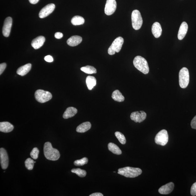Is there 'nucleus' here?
Wrapping results in <instances>:
<instances>
[{
    "label": "nucleus",
    "instance_id": "obj_31",
    "mask_svg": "<svg viewBox=\"0 0 196 196\" xmlns=\"http://www.w3.org/2000/svg\"><path fill=\"white\" fill-rule=\"evenodd\" d=\"M88 162V159L86 157L82 158L79 160L75 161L74 162V164L76 166H82L85 165Z\"/></svg>",
    "mask_w": 196,
    "mask_h": 196
},
{
    "label": "nucleus",
    "instance_id": "obj_29",
    "mask_svg": "<svg viewBox=\"0 0 196 196\" xmlns=\"http://www.w3.org/2000/svg\"><path fill=\"white\" fill-rule=\"evenodd\" d=\"M116 137L118 139L119 142L122 145L126 143V140L124 134L119 132H116L115 133Z\"/></svg>",
    "mask_w": 196,
    "mask_h": 196
},
{
    "label": "nucleus",
    "instance_id": "obj_16",
    "mask_svg": "<svg viewBox=\"0 0 196 196\" xmlns=\"http://www.w3.org/2000/svg\"><path fill=\"white\" fill-rule=\"evenodd\" d=\"M188 29V26L187 23L185 22L182 23L178 31V38L179 40L183 39L187 33Z\"/></svg>",
    "mask_w": 196,
    "mask_h": 196
},
{
    "label": "nucleus",
    "instance_id": "obj_38",
    "mask_svg": "<svg viewBox=\"0 0 196 196\" xmlns=\"http://www.w3.org/2000/svg\"><path fill=\"white\" fill-rule=\"evenodd\" d=\"M103 195L102 193H92L90 195V196H103Z\"/></svg>",
    "mask_w": 196,
    "mask_h": 196
},
{
    "label": "nucleus",
    "instance_id": "obj_9",
    "mask_svg": "<svg viewBox=\"0 0 196 196\" xmlns=\"http://www.w3.org/2000/svg\"><path fill=\"white\" fill-rule=\"evenodd\" d=\"M117 8V3L116 0H107L105 8V13L107 15H112Z\"/></svg>",
    "mask_w": 196,
    "mask_h": 196
},
{
    "label": "nucleus",
    "instance_id": "obj_26",
    "mask_svg": "<svg viewBox=\"0 0 196 196\" xmlns=\"http://www.w3.org/2000/svg\"><path fill=\"white\" fill-rule=\"evenodd\" d=\"M71 23L75 26L83 24L85 22L84 18L79 16H75L71 19Z\"/></svg>",
    "mask_w": 196,
    "mask_h": 196
},
{
    "label": "nucleus",
    "instance_id": "obj_30",
    "mask_svg": "<svg viewBox=\"0 0 196 196\" xmlns=\"http://www.w3.org/2000/svg\"><path fill=\"white\" fill-rule=\"evenodd\" d=\"M34 161L30 158H27L25 162V166L27 169L32 170L34 167Z\"/></svg>",
    "mask_w": 196,
    "mask_h": 196
},
{
    "label": "nucleus",
    "instance_id": "obj_13",
    "mask_svg": "<svg viewBox=\"0 0 196 196\" xmlns=\"http://www.w3.org/2000/svg\"><path fill=\"white\" fill-rule=\"evenodd\" d=\"M0 158L2 169L5 170L8 167L9 159L7 152L3 148L0 149Z\"/></svg>",
    "mask_w": 196,
    "mask_h": 196
},
{
    "label": "nucleus",
    "instance_id": "obj_22",
    "mask_svg": "<svg viewBox=\"0 0 196 196\" xmlns=\"http://www.w3.org/2000/svg\"><path fill=\"white\" fill-rule=\"evenodd\" d=\"M91 123L89 122H86L82 123L77 127L76 131L78 133H84L87 132L90 129Z\"/></svg>",
    "mask_w": 196,
    "mask_h": 196
},
{
    "label": "nucleus",
    "instance_id": "obj_8",
    "mask_svg": "<svg viewBox=\"0 0 196 196\" xmlns=\"http://www.w3.org/2000/svg\"><path fill=\"white\" fill-rule=\"evenodd\" d=\"M168 140V134L167 131L165 129L159 132L155 138V142L156 144L163 146L167 144Z\"/></svg>",
    "mask_w": 196,
    "mask_h": 196
},
{
    "label": "nucleus",
    "instance_id": "obj_4",
    "mask_svg": "<svg viewBox=\"0 0 196 196\" xmlns=\"http://www.w3.org/2000/svg\"><path fill=\"white\" fill-rule=\"evenodd\" d=\"M179 84L180 87L185 88L189 83V73L187 68L183 67L179 72Z\"/></svg>",
    "mask_w": 196,
    "mask_h": 196
},
{
    "label": "nucleus",
    "instance_id": "obj_5",
    "mask_svg": "<svg viewBox=\"0 0 196 196\" xmlns=\"http://www.w3.org/2000/svg\"><path fill=\"white\" fill-rule=\"evenodd\" d=\"M132 25L136 30L140 29L143 23V20L141 13L138 10H134L132 13Z\"/></svg>",
    "mask_w": 196,
    "mask_h": 196
},
{
    "label": "nucleus",
    "instance_id": "obj_2",
    "mask_svg": "<svg viewBox=\"0 0 196 196\" xmlns=\"http://www.w3.org/2000/svg\"><path fill=\"white\" fill-rule=\"evenodd\" d=\"M142 173V170L138 168L126 167L120 168L118 170V173L127 178H133L140 175Z\"/></svg>",
    "mask_w": 196,
    "mask_h": 196
},
{
    "label": "nucleus",
    "instance_id": "obj_18",
    "mask_svg": "<svg viewBox=\"0 0 196 196\" xmlns=\"http://www.w3.org/2000/svg\"><path fill=\"white\" fill-rule=\"evenodd\" d=\"M14 128L13 125L8 122H0V131L5 133H9Z\"/></svg>",
    "mask_w": 196,
    "mask_h": 196
},
{
    "label": "nucleus",
    "instance_id": "obj_25",
    "mask_svg": "<svg viewBox=\"0 0 196 196\" xmlns=\"http://www.w3.org/2000/svg\"><path fill=\"white\" fill-rule=\"evenodd\" d=\"M108 149L109 151L116 155H120L122 154L121 150L119 147L115 143H109L108 145Z\"/></svg>",
    "mask_w": 196,
    "mask_h": 196
},
{
    "label": "nucleus",
    "instance_id": "obj_39",
    "mask_svg": "<svg viewBox=\"0 0 196 196\" xmlns=\"http://www.w3.org/2000/svg\"><path fill=\"white\" fill-rule=\"evenodd\" d=\"M39 0H29V1L32 4H36L37 3Z\"/></svg>",
    "mask_w": 196,
    "mask_h": 196
},
{
    "label": "nucleus",
    "instance_id": "obj_27",
    "mask_svg": "<svg viewBox=\"0 0 196 196\" xmlns=\"http://www.w3.org/2000/svg\"><path fill=\"white\" fill-rule=\"evenodd\" d=\"M81 71L88 74H96L97 70L95 68L92 66L87 65L85 67H82L80 69Z\"/></svg>",
    "mask_w": 196,
    "mask_h": 196
},
{
    "label": "nucleus",
    "instance_id": "obj_21",
    "mask_svg": "<svg viewBox=\"0 0 196 196\" xmlns=\"http://www.w3.org/2000/svg\"><path fill=\"white\" fill-rule=\"evenodd\" d=\"M77 113V109L74 107H70L66 109L63 115V117L65 119L74 117Z\"/></svg>",
    "mask_w": 196,
    "mask_h": 196
},
{
    "label": "nucleus",
    "instance_id": "obj_24",
    "mask_svg": "<svg viewBox=\"0 0 196 196\" xmlns=\"http://www.w3.org/2000/svg\"><path fill=\"white\" fill-rule=\"evenodd\" d=\"M112 99L115 101L118 102L124 101L125 100V97L122 95V93L118 90H116L112 93L111 95Z\"/></svg>",
    "mask_w": 196,
    "mask_h": 196
},
{
    "label": "nucleus",
    "instance_id": "obj_20",
    "mask_svg": "<svg viewBox=\"0 0 196 196\" xmlns=\"http://www.w3.org/2000/svg\"><path fill=\"white\" fill-rule=\"evenodd\" d=\"M31 66L30 63H28L21 66L18 69L17 74L22 76H25L30 71Z\"/></svg>",
    "mask_w": 196,
    "mask_h": 196
},
{
    "label": "nucleus",
    "instance_id": "obj_32",
    "mask_svg": "<svg viewBox=\"0 0 196 196\" xmlns=\"http://www.w3.org/2000/svg\"><path fill=\"white\" fill-rule=\"evenodd\" d=\"M39 152V150L38 148L37 147H34L31 152L30 156L33 159H37Z\"/></svg>",
    "mask_w": 196,
    "mask_h": 196
},
{
    "label": "nucleus",
    "instance_id": "obj_12",
    "mask_svg": "<svg viewBox=\"0 0 196 196\" xmlns=\"http://www.w3.org/2000/svg\"><path fill=\"white\" fill-rule=\"evenodd\" d=\"M55 6L54 4H49L43 8L39 13V17L44 18L48 16L53 12L55 9Z\"/></svg>",
    "mask_w": 196,
    "mask_h": 196
},
{
    "label": "nucleus",
    "instance_id": "obj_19",
    "mask_svg": "<svg viewBox=\"0 0 196 196\" xmlns=\"http://www.w3.org/2000/svg\"><path fill=\"white\" fill-rule=\"evenodd\" d=\"M82 38L80 36H73L68 39L67 44L70 46L74 47L78 45L81 42Z\"/></svg>",
    "mask_w": 196,
    "mask_h": 196
},
{
    "label": "nucleus",
    "instance_id": "obj_3",
    "mask_svg": "<svg viewBox=\"0 0 196 196\" xmlns=\"http://www.w3.org/2000/svg\"><path fill=\"white\" fill-rule=\"evenodd\" d=\"M133 64L137 69L144 74H147L149 71L147 61L142 57L138 56L134 58Z\"/></svg>",
    "mask_w": 196,
    "mask_h": 196
},
{
    "label": "nucleus",
    "instance_id": "obj_6",
    "mask_svg": "<svg viewBox=\"0 0 196 196\" xmlns=\"http://www.w3.org/2000/svg\"><path fill=\"white\" fill-rule=\"evenodd\" d=\"M124 42V39L121 37H118L116 39L109 47L108 49V54L112 55L115 54L116 52H119L121 49Z\"/></svg>",
    "mask_w": 196,
    "mask_h": 196
},
{
    "label": "nucleus",
    "instance_id": "obj_14",
    "mask_svg": "<svg viewBox=\"0 0 196 196\" xmlns=\"http://www.w3.org/2000/svg\"><path fill=\"white\" fill-rule=\"evenodd\" d=\"M174 183L173 182H170V183L161 187L159 189L158 192L162 194H168L172 192L174 188Z\"/></svg>",
    "mask_w": 196,
    "mask_h": 196
},
{
    "label": "nucleus",
    "instance_id": "obj_40",
    "mask_svg": "<svg viewBox=\"0 0 196 196\" xmlns=\"http://www.w3.org/2000/svg\"><path fill=\"white\" fill-rule=\"evenodd\" d=\"M36 163V162L35 161H34V163Z\"/></svg>",
    "mask_w": 196,
    "mask_h": 196
},
{
    "label": "nucleus",
    "instance_id": "obj_17",
    "mask_svg": "<svg viewBox=\"0 0 196 196\" xmlns=\"http://www.w3.org/2000/svg\"><path fill=\"white\" fill-rule=\"evenodd\" d=\"M152 31L155 37L157 38L160 37L162 32V29L159 23H154L152 26Z\"/></svg>",
    "mask_w": 196,
    "mask_h": 196
},
{
    "label": "nucleus",
    "instance_id": "obj_10",
    "mask_svg": "<svg viewBox=\"0 0 196 196\" xmlns=\"http://www.w3.org/2000/svg\"><path fill=\"white\" fill-rule=\"evenodd\" d=\"M12 23L13 19L10 17L7 18L4 20L2 28V33L5 37H8L10 35Z\"/></svg>",
    "mask_w": 196,
    "mask_h": 196
},
{
    "label": "nucleus",
    "instance_id": "obj_1",
    "mask_svg": "<svg viewBox=\"0 0 196 196\" xmlns=\"http://www.w3.org/2000/svg\"><path fill=\"white\" fill-rule=\"evenodd\" d=\"M44 153L45 158L50 161L58 160L60 156L58 150L52 147L51 143L48 142L44 145Z\"/></svg>",
    "mask_w": 196,
    "mask_h": 196
},
{
    "label": "nucleus",
    "instance_id": "obj_15",
    "mask_svg": "<svg viewBox=\"0 0 196 196\" xmlns=\"http://www.w3.org/2000/svg\"><path fill=\"white\" fill-rule=\"evenodd\" d=\"M45 40L44 36H39L32 41L31 43L32 46L35 49H39L44 44Z\"/></svg>",
    "mask_w": 196,
    "mask_h": 196
},
{
    "label": "nucleus",
    "instance_id": "obj_36",
    "mask_svg": "<svg viewBox=\"0 0 196 196\" xmlns=\"http://www.w3.org/2000/svg\"><path fill=\"white\" fill-rule=\"evenodd\" d=\"M44 60L47 62L51 63L53 62L54 61L53 58L50 55H47L45 57Z\"/></svg>",
    "mask_w": 196,
    "mask_h": 196
},
{
    "label": "nucleus",
    "instance_id": "obj_7",
    "mask_svg": "<svg viewBox=\"0 0 196 196\" xmlns=\"http://www.w3.org/2000/svg\"><path fill=\"white\" fill-rule=\"evenodd\" d=\"M35 99L41 103L48 101L52 98L51 93L48 91L39 90L36 91L35 93Z\"/></svg>",
    "mask_w": 196,
    "mask_h": 196
},
{
    "label": "nucleus",
    "instance_id": "obj_28",
    "mask_svg": "<svg viewBox=\"0 0 196 196\" xmlns=\"http://www.w3.org/2000/svg\"><path fill=\"white\" fill-rule=\"evenodd\" d=\"M71 172L76 174L80 177H84L86 175V172L85 170L80 168H73L71 170Z\"/></svg>",
    "mask_w": 196,
    "mask_h": 196
},
{
    "label": "nucleus",
    "instance_id": "obj_34",
    "mask_svg": "<svg viewBox=\"0 0 196 196\" xmlns=\"http://www.w3.org/2000/svg\"><path fill=\"white\" fill-rule=\"evenodd\" d=\"M191 126L193 129H196V116L193 117L191 121Z\"/></svg>",
    "mask_w": 196,
    "mask_h": 196
},
{
    "label": "nucleus",
    "instance_id": "obj_33",
    "mask_svg": "<svg viewBox=\"0 0 196 196\" xmlns=\"http://www.w3.org/2000/svg\"><path fill=\"white\" fill-rule=\"evenodd\" d=\"M190 192L192 196L196 195V182L191 186Z\"/></svg>",
    "mask_w": 196,
    "mask_h": 196
},
{
    "label": "nucleus",
    "instance_id": "obj_11",
    "mask_svg": "<svg viewBox=\"0 0 196 196\" xmlns=\"http://www.w3.org/2000/svg\"><path fill=\"white\" fill-rule=\"evenodd\" d=\"M130 117L131 119L135 122L141 123L146 118L147 114L143 111H136L132 112Z\"/></svg>",
    "mask_w": 196,
    "mask_h": 196
},
{
    "label": "nucleus",
    "instance_id": "obj_35",
    "mask_svg": "<svg viewBox=\"0 0 196 196\" xmlns=\"http://www.w3.org/2000/svg\"><path fill=\"white\" fill-rule=\"evenodd\" d=\"M6 64L5 63L1 64H0V75H1L5 70L6 67Z\"/></svg>",
    "mask_w": 196,
    "mask_h": 196
},
{
    "label": "nucleus",
    "instance_id": "obj_37",
    "mask_svg": "<svg viewBox=\"0 0 196 196\" xmlns=\"http://www.w3.org/2000/svg\"><path fill=\"white\" fill-rule=\"evenodd\" d=\"M63 34L60 32L56 33L54 35V37L56 38L57 39H60L63 38Z\"/></svg>",
    "mask_w": 196,
    "mask_h": 196
},
{
    "label": "nucleus",
    "instance_id": "obj_23",
    "mask_svg": "<svg viewBox=\"0 0 196 196\" xmlns=\"http://www.w3.org/2000/svg\"><path fill=\"white\" fill-rule=\"evenodd\" d=\"M86 83L88 90H91L96 85V80L94 77L89 76L86 78Z\"/></svg>",
    "mask_w": 196,
    "mask_h": 196
}]
</instances>
